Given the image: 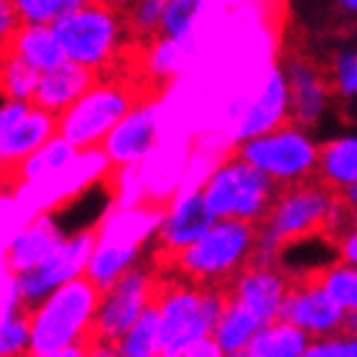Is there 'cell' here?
<instances>
[{
	"label": "cell",
	"instance_id": "cell-39",
	"mask_svg": "<svg viewBox=\"0 0 357 357\" xmlns=\"http://www.w3.org/2000/svg\"><path fill=\"white\" fill-rule=\"evenodd\" d=\"M342 197V204H344V212H347V222L350 225H357V184L352 189H347Z\"/></svg>",
	"mask_w": 357,
	"mask_h": 357
},
{
	"label": "cell",
	"instance_id": "cell-8",
	"mask_svg": "<svg viewBox=\"0 0 357 357\" xmlns=\"http://www.w3.org/2000/svg\"><path fill=\"white\" fill-rule=\"evenodd\" d=\"M319 151L321 141H317L312 130L296 123H286L271 133L238 143L232 153L258 169L278 189H286L317 178Z\"/></svg>",
	"mask_w": 357,
	"mask_h": 357
},
{
	"label": "cell",
	"instance_id": "cell-14",
	"mask_svg": "<svg viewBox=\"0 0 357 357\" xmlns=\"http://www.w3.org/2000/svg\"><path fill=\"white\" fill-rule=\"evenodd\" d=\"M215 222L217 220L209 212L199 186H181L164 204V217H161L156 248H153V253H158L156 266L172 261L178 253H184L186 248H192L197 240L204 238V232Z\"/></svg>",
	"mask_w": 357,
	"mask_h": 357
},
{
	"label": "cell",
	"instance_id": "cell-2",
	"mask_svg": "<svg viewBox=\"0 0 357 357\" xmlns=\"http://www.w3.org/2000/svg\"><path fill=\"white\" fill-rule=\"evenodd\" d=\"M164 204H138V207H107L95 227V248L87 263V278L100 294L118 283L133 268L143 266L149 250L156 248Z\"/></svg>",
	"mask_w": 357,
	"mask_h": 357
},
{
	"label": "cell",
	"instance_id": "cell-7",
	"mask_svg": "<svg viewBox=\"0 0 357 357\" xmlns=\"http://www.w3.org/2000/svg\"><path fill=\"white\" fill-rule=\"evenodd\" d=\"M138 102H143V89L133 79L97 77L95 84L59 115V135L77 151L102 149L107 135Z\"/></svg>",
	"mask_w": 357,
	"mask_h": 357
},
{
	"label": "cell",
	"instance_id": "cell-20",
	"mask_svg": "<svg viewBox=\"0 0 357 357\" xmlns=\"http://www.w3.org/2000/svg\"><path fill=\"white\" fill-rule=\"evenodd\" d=\"M95 79L97 77L92 75V72L77 67L72 61H64L61 67L38 77L33 105L59 118V115H64V112L95 84Z\"/></svg>",
	"mask_w": 357,
	"mask_h": 357
},
{
	"label": "cell",
	"instance_id": "cell-34",
	"mask_svg": "<svg viewBox=\"0 0 357 357\" xmlns=\"http://www.w3.org/2000/svg\"><path fill=\"white\" fill-rule=\"evenodd\" d=\"M327 75L335 97H340L344 102L357 100V44L342 46L332 54Z\"/></svg>",
	"mask_w": 357,
	"mask_h": 357
},
{
	"label": "cell",
	"instance_id": "cell-10",
	"mask_svg": "<svg viewBox=\"0 0 357 357\" xmlns=\"http://www.w3.org/2000/svg\"><path fill=\"white\" fill-rule=\"evenodd\" d=\"M161 268L156 263H143L126 273L118 283L100 294V306L95 317L92 340L118 342L143 319V314L153 309L161 289Z\"/></svg>",
	"mask_w": 357,
	"mask_h": 357
},
{
	"label": "cell",
	"instance_id": "cell-6",
	"mask_svg": "<svg viewBox=\"0 0 357 357\" xmlns=\"http://www.w3.org/2000/svg\"><path fill=\"white\" fill-rule=\"evenodd\" d=\"M54 29L67 61L87 69L95 77L112 75L118 69L120 56L130 49L123 13L92 3H84L75 13L64 15Z\"/></svg>",
	"mask_w": 357,
	"mask_h": 357
},
{
	"label": "cell",
	"instance_id": "cell-3",
	"mask_svg": "<svg viewBox=\"0 0 357 357\" xmlns=\"http://www.w3.org/2000/svg\"><path fill=\"white\" fill-rule=\"evenodd\" d=\"M255 258H258V225L217 220L204 232V238L158 268H166L172 278L194 286L227 289L248 266H253Z\"/></svg>",
	"mask_w": 357,
	"mask_h": 357
},
{
	"label": "cell",
	"instance_id": "cell-29",
	"mask_svg": "<svg viewBox=\"0 0 357 357\" xmlns=\"http://www.w3.org/2000/svg\"><path fill=\"white\" fill-rule=\"evenodd\" d=\"M209 6H212V0H166L161 36L174 38V41L194 38Z\"/></svg>",
	"mask_w": 357,
	"mask_h": 357
},
{
	"label": "cell",
	"instance_id": "cell-36",
	"mask_svg": "<svg viewBox=\"0 0 357 357\" xmlns=\"http://www.w3.org/2000/svg\"><path fill=\"white\" fill-rule=\"evenodd\" d=\"M18 29H21V21H18L13 3L10 0H0V56L8 52V46H10Z\"/></svg>",
	"mask_w": 357,
	"mask_h": 357
},
{
	"label": "cell",
	"instance_id": "cell-37",
	"mask_svg": "<svg viewBox=\"0 0 357 357\" xmlns=\"http://www.w3.org/2000/svg\"><path fill=\"white\" fill-rule=\"evenodd\" d=\"M304 357H347V337H327V340H312Z\"/></svg>",
	"mask_w": 357,
	"mask_h": 357
},
{
	"label": "cell",
	"instance_id": "cell-1",
	"mask_svg": "<svg viewBox=\"0 0 357 357\" xmlns=\"http://www.w3.org/2000/svg\"><path fill=\"white\" fill-rule=\"evenodd\" d=\"M342 197L319 178L278 189L266 220L258 225V258L275 263L286 248L312 238H329L347 227Z\"/></svg>",
	"mask_w": 357,
	"mask_h": 357
},
{
	"label": "cell",
	"instance_id": "cell-41",
	"mask_svg": "<svg viewBox=\"0 0 357 357\" xmlns=\"http://www.w3.org/2000/svg\"><path fill=\"white\" fill-rule=\"evenodd\" d=\"M84 3H92V6H102V8H110V10H118L123 13L133 0H84Z\"/></svg>",
	"mask_w": 357,
	"mask_h": 357
},
{
	"label": "cell",
	"instance_id": "cell-42",
	"mask_svg": "<svg viewBox=\"0 0 357 357\" xmlns=\"http://www.w3.org/2000/svg\"><path fill=\"white\" fill-rule=\"evenodd\" d=\"M344 337H355L357 340V312L347 314V321H344Z\"/></svg>",
	"mask_w": 357,
	"mask_h": 357
},
{
	"label": "cell",
	"instance_id": "cell-18",
	"mask_svg": "<svg viewBox=\"0 0 357 357\" xmlns=\"http://www.w3.org/2000/svg\"><path fill=\"white\" fill-rule=\"evenodd\" d=\"M289 289V273H283L275 263L255 261L227 286V298L248 309L263 324H273L281 319V309Z\"/></svg>",
	"mask_w": 357,
	"mask_h": 357
},
{
	"label": "cell",
	"instance_id": "cell-25",
	"mask_svg": "<svg viewBox=\"0 0 357 357\" xmlns=\"http://www.w3.org/2000/svg\"><path fill=\"white\" fill-rule=\"evenodd\" d=\"M0 357H31V317L13 296L10 278L0 304Z\"/></svg>",
	"mask_w": 357,
	"mask_h": 357
},
{
	"label": "cell",
	"instance_id": "cell-23",
	"mask_svg": "<svg viewBox=\"0 0 357 357\" xmlns=\"http://www.w3.org/2000/svg\"><path fill=\"white\" fill-rule=\"evenodd\" d=\"M79 153H82V151H77L75 146L64 141L61 135H54L46 146H41L33 156H29L18 166V172H15V176H13L15 186H36V184H46V181L61 176L69 166L75 164Z\"/></svg>",
	"mask_w": 357,
	"mask_h": 357
},
{
	"label": "cell",
	"instance_id": "cell-38",
	"mask_svg": "<svg viewBox=\"0 0 357 357\" xmlns=\"http://www.w3.org/2000/svg\"><path fill=\"white\" fill-rule=\"evenodd\" d=\"M184 357H227V355H225V350L212 340V337H207V340L192 344V347L184 352Z\"/></svg>",
	"mask_w": 357,
	"mask_h": 357
},
{
	"label": "cell",
	"instance_id": "cell-17",
	"mask_svg": "<svg viewBox=\"0 0 357 357\" xmlns=\"http://www.w3.org/2000/svg\"><path fill=\"white\" fill-rule=\"evenodd\" d=\"M291 97V123L314 130L327 118L335 92L329 84L327 69L319 67L304 54H291L281 64Z\"/></svg>",
	"mask_w": 357,
	"mask_h": 357
},
{
	"label": "cell",
	"instance_id": "cell-43",
	"mask_svg": "<svg viewBox=\"0 0 357 357\" xmlns=\"http://www.w3.org/2000/svg\"><path fill=\"white\" fill-rule=\"evenodd\" d=\"M340 10H344L347 15H357V0H332Z\"/></svg>",
	"mask_w": 357,
	"mask_h": 357
},
{
	"label": "cell",
	"instance_id": "cell-32",
	"mask_svg": "<svg viewBox=\"0 0 357 357\" xmlns=\"http://www.w3.org/2000/svg\"><path fill=\"white\" fill-rule=\"evenodd\" d=\"M317 281L321 283V289L327 291L344 312H357V268L332 261L327 268H321Z\"/></svg>",
	"mask_w": 357,
	"mask_h": 357
},
{
	"label": "cell",
	"instance_id": "cell-40",
	"mask_svg": "<svg viewBox=\"0 0 357 357\" xmlns=\"http://www.w3.org/2000/svg\"><path fill=\"white\" fill-rule=\"evenodd\" d=\"M31 357H89V355H87V344H79V347H67V350L46 352V355H31Z\"/></svg>",
	"mask_w": 357,
	"mask_h": 357
},
{
	"label": "cell",
	"instance_id": "cell-35",
	"mask_svg": "<svg viewBox=\"0 0 357 357\" xmlns=\"http://www.w3.org/2000/svg\"><path fill=\"white\" fill-rule=\"evenodd\" d=\"M335 255L344 266L357 268V225H347L340 235H335Z\"/></svg>",
	"mask_w": 357,
	"mask_h": 357
},
{
	"label": "cell",
	"instance_id": "cell-16",
	"mask_svg": "<svg viewBox=\"0 0 357 357\" xmlns=\"http://www.w3.org/2000/svg\"><path fill=\"white\" fill-rule=\"evenodd\" d=\"M161 143V105L138 102L102 143V153L112 169L143 166Z\"/></svg>",
	"mask_w": 357,
	"mask_h": 357
},
{
	"label": "cell",
	"instance_id": "cell-45",
	"mask_svg": "<svg viewBox=\"0 0 357 357\" xmlns=\"http://www.w3.org/2000/svg\"><path fill=\"white\" fill-rule=\"evenodd\" d=\"M0 105H3V97H0Z\"/></svg>",
	"mask_w": 357,
	"mask_h": 357
},
{
	"label": "cell",
	"instance_id": "cell-9",
	"mask_svg": "<svg viewBox=\"0 0 357 357\" xmlns=\"http://www.w3.org/2000/svg\"><path fill=\"white\" fill-rule=\"evenodd\" d=\"M199 189L215 220L248 225H261L278 194V186L271 178L235 153L220 158Z\"/></svg>",
	"mask_w": 357,
	"mask_h": 357
},
{
	"label": "cell",
	"instance_id": "cell-24",
	"mask_svg": "<svg viewBox=\"0 0 357 357\" xmlns=\"http://www.w3.org/2000/svg\"><path fill=\"white\" fill-rule=\"evenodd\" d=\"M197 49H199V36L186 38V41H174V38L161 36L153 44L141 49L143 69L151 79L166 82V79L176 77L178 72H184L186 64L197 56Z\"/></svg>",
	"mask_w": 357,
	"mask_h": 357
},
{
	"label": "cell",
	"instance_id": "cell-19",
	"mask_svg": "<svg viewBox=\"0 0 357 357\" xmlns=\"http://www.w3.org/2000/svg\"><path fill=\"white\" fill-rule=\"evenodd\" d=\"M67 235H72V232L61 225L56 212L36 215L31 222L23 225L21 232L10 240L6 258H3V271L8 275H18L36 268L38 263H44L64 243Z\"/></svg>",
	"mask_w": 357,
	"mask_h": 357
},
{
	"label": "cell",
	"instance_id": "cell-28",
	"mask_svg": "<svg viewBox=\"0 0 357 357\" xmlns=\"http://www.w3.org/2000/svg\"><path fill=\"white\" fill-rule=\"evenodd\" d=\"M164 8L166 0H133L123 10V23H126L130 46L143 49L161 38L164 29Z\"/></svg>",
	"mask_w": 357,
	"mask_h": 357
},
{
	"label": "cell",
	"instance_id": "cell-12",
	"mask_svg": "<svg viewBox=\"0 0 357 357\" xmlns=\"http://www.w3.org/2000/svg\"><path fill=\"white\" fill-rule=\"evenodd\" d=\"M92 248H95V230H79L67 235L64 243L44 263H38L26 273L8 275L13 296L26 309H33L38 301H44L56 289L77 281V278H84Z\"/></svg>",
	"mask_w": 357,
	"mask_h": 357
},
{
	"label": "cell",
	"instance_id": "cell-15",
	"mask_svg": "<svg viewBox=\"0 0 357 357\" xmlns=\"http://www.w3.org/2000/svg\"><path fill=\"white\" fill-rule=\"evenodd\" d=\"M281 319L291 327L301 329L309 340H327L344 335L347 312L321 289L317 278H298L291 281L281 309Z\"/></svg>",
	"mask_w": 357,
	"mask_h": 357
},
{
	"label": "cell",
	"instance_id": "cell-4",
	"mask_svg": "<svg viewBox=\"0 0 357 357\" xmlns=\"http://www.w3.org/2000/svg\"><path fill=\"white\" fill-rule=\"evenodd\" d=\"M227 304V289H204L164 275L156 296L161 357H184L192 344L215 335Z\"/></svg>",
	"mask_w": 357,
	"mask_h": 357
},
{
	"label": "cell",
	"instance_id": "cell-22",
	"mask_svg": "<svg viewBox=\"0 0 357 357\" xmlns=\"http://www.w3.org/2000/svg\"><path fill=\"white\" fill-rule=\"evenodd\" d=\"M8 54H13L15 59L29 64L38 75H46V72H52V69L61 67L67 61L54 26H29V23H21V29L15 31L13 41L8 46Z\"/></svg>",
	"mask_w": 357,
	"mask_h": 357
},
{
	"label": "cell",
	"instance_id": "cell-13",
	"mask_svg": "<svg viewBox=\"0 0 357 357\" xmlns=\"http://www.w3.org/2000/svg\"><path fill=\"white\" fill-rule=\"evenodd\" d=\"M59 135V118L33 102L0 105V178H13L18 166Z\"/></svg>",
	"mask_w": 357,
	"mask_h": 357
},
{
	"label": "cell",
	"instance_id": "cell-11",
	"mask_svg": "<svg viewBox=\"0 0 357 357\" xmlns=\"http://www.w3.org/2000/svg\"><path fill=\"white\" fill-rule=\"evenodd\" d=\"M225 115L230 120L235 146L291 123V97L283 69L268 67L253 92L232 97L225 107Z\"/></svg>",
	"mask_w": 357,
	"mask_h": 357
},
{
	"label": "cell",
	"instance_id": "cell-21",
	"mask_svg": "<svg viewBox=\"0 0 357 357\" xmlns=\"http://www.w3.org/2000/svg\"><path fill=\"white\" fill-rule=\"evenodd\" d=\"M317 178L337 194L357 184V130H344L321 141Z\"/></svg>",
	"mask_w": 357,
	"mask_h": 357
},
{
	"label": "cell",
	"instance_id": "cell-33",
	"mask_svg": "<svg viewBox=\"0 0 357 357\" xmlns=\"http://www.w3.org/2000/svg\"><path fill=\"white\" fill-rule=\"evenodd\" d=\"M18 21L29 26H56L64 15L75 13L84 0H10Z\"/></svg>",
	"mask_w": 357,
	"mask_h": 357
},
{
	"label": "cell",
	"instance_id": "cell-5",
	"mask_svg": "<svg viewBox=\"0 0 357 357\" xmlns=\"http://www.w3.org/2000/svg\"><path fill=\"white\" fill-rule=\"evenodd\" d=\"M100 306V291L77 278L29 309L31 317V355L67 350L87 344L95 335V317Z\"/></svg>",
	"mask_w": 357,
	"mask_h": 357
},
{
	"label": "cell",
	"instance_id": "cell-27",
	"mask_svg": "<svg viewBox=\"0 0 357 357\" xmlns=\"http://www.w3.org/2000/svg\"><path fill=\"white\" fill-rule=\"evenodd\" d=\"M309 337L301 329L291 327L289 321H273L258 332L253 344L243 355L245 357H304L309 347Z\"/></svg>",
	"mask_w": 357,
	"mask_h": 357
},
{
	"label": "cell",
	"instance_id": "cell-44",
	"mask_svg": "<svg viewBox=\"0 0 357 357\" xmlns=\"http://www.w3.org/2000/svg\"><path fill=\"white\" fill-rule=\"evenodd\" d=\"M347 357H357V340L347 337Z\"/></svg>",
	"mask_w": 357,
	"mask_h": 357
},
{
	"label": "cell",
	"instance_id": "cell-26",
	"mask_svg": "<svg viewBox=\"0 0 357 357\" xmlns=\"http://www.w3.org/2000/svg\"><path fill=\"white\" fill-rule=\"evenodd\" d=\"M263 327H266V324H263L258 317H253L248 309H243V306H238L235 301L227 298L225 312H222V317H220V321H217L212 340L222 347L225 355L235 357V355H240V352H245L248 347L253 344V340L258 337V332H261Z\"/></svg>",
	"mask_w": 357,
	"mask_h": 357
},
{
	"label": "cell",
	"instance_id": "cell-31",
	"mask_svg": "<svg viewBox=\"0 0 357 357\" xmlns=\"http://www.w3.org/2000/svg\"><path fill=\"white\" fill-rule=\"evenodd\" d=\"M115 352L118 357H161L156 309H149L143 314V319L123 340L115 342Z\"/></svg>",
	"mask_w": 357,
	"mask_h": 357
},
{
	"label": "cell",
	"instance_id": "cell-30",
	"mask_svg": "<svg viewBox=\"0 0 357 357\" xmlns=\"http://www.w3.org/2000/svg\"><path fill=\"white\" fill-rule=\"evenodd\" d=\"M38 72L15 59L13 54L0 56V97L3 100H15V102H33L38 87Z\"/></svg>",
	"mask_w": 357,
	"mask_h": 357
}]
</instances>
